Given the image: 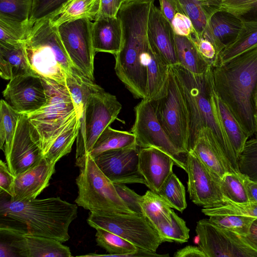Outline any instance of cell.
<instances>
[{
  "label": "cell",
  "instance_id": "1",
  "mask_svg": "<svg viewBox=\"0 0 257 257\" xmlns=\"http://www.w3.org/2000/svg\"><path fill=\"white\" fill-rule=\"evenodd\" d=\"M77 205L59 197L24 201H1L0 216L6 223L1 228L21 234L67 241L71 223L77 218Z\"/></svg>",
  "mask_w": 257,
  "mask_h": 257
},
{
  "label": "cell",
  "instance_id": "2",
  "mask_svg": "<svg viewBox=\"0 0 257 257\" xmlns=\"http://www.w3.org/2000/svg\"><path fill=\"white\" fill-rule=\"evenodd\" d=\"M184 96L189 117L188 151L201 130L213 133L232 167L239 171L238 159L218 114L213 98L212 67L205 73L195 74L178 64L170 66Z\"/></svg>",
  "mask_w": 257,
  "mask_h": 257
},
{
  "label": "cell",
  "instance_id": "3",
  "mask_svg": "<svg viewBox=\"0 0 257 257\" xmlns=\"http://www.w3.org/2000/svg\"><path fill=\"white\" fill-rule=\"evenodd\" d=\"M215 90L243 130L256 132L253 93L257 83V48L212 67Z\"/></svg>",
  "mask_w": 257,
  "mask_h": 257
},
{
  "label": "cell",
  "instance_id": "4",
  "mask_svg": "<svg viewBox=\"0 0 257 257\" xmlns=\"http://www.w3.org/2000/svg\"><path fill=\"white\" fill-rule=\"evenodd\" d=\"M122 28L120 49L114 55V70L119 79L136 98L146 99L147 71L144 52L149 42L147 35L148 17L130 13L120 19Z\"/></svg>",
  "mask_w": 257,
  "mask_h": 257
},
{
  "label": "cell",
  "instance_id": "5",
  "mask_svg": "<svg viewBox=\"0 0 257 257\" xmlns=\"http://www.w3.org/2000/svg\"><path fill=\"white\" fill-rule=\"evenodd\" d=\"M30 23L23 46L32 70L42 78L66 85L67 74L79 71L65 50L58 28L48 18Z\"/></svg>",
  "mask_w": 257,
  "mask_h": 257
},
{
  "label": "cell",
  "instance_id": "6",
  "mask_svg": "<svg viewBox=\"0 0 257 257\" xmlns=\"http://www.w3.org/2000/svg\"><path fill=\"white\" fill-rule=\"evenodd\" d=\"M41 78L45 88L47 101L41 108L27 115L44 156L77 113L66 85Z\"/></svg>",
  "mask_w": 257,
  "mask_h": 257
},
{
  "label": "cell",
  "instance_id": "7",
  "mask_svg": "<svg viewBox=\"0 0 257 257\" xmlns=\"http://www.w3.org/2000/svg\"><path fill=\"white\" fill-rule=\"evenodd\" d=\"M75 165L79 170L76 179L78 196L75 200L78 206L93 212L135 213L89 154L76 159Z\"/></svg>",
  "mask_w": 257,
  "mask_h": 257
},
{
  "label": "cell",
  "instance_id": "8",
  "mask_svg": "<svg viewBox=\"0 0 257 257\" xmlns=\"http://www.w3.org/2000/svg\"><path fill=\"white\" fill-rule=\"evenodd\" d=\"M121 108L116 96L96 85L87 97L84 111L78 117L76 159L90 153L99 136L117 118Z\"/></svg>",
  "mask_w": 257,
  "mask_h": 257
},
{
  "label": "cell",
  "instance_id": "9",
  "mask_svg": "<svg viewBox=\"0 0 257 257\" xmlns=\"http://www.w3.org/2000/svg\"><path fill=\"white\" fill-rule=\"evenodd\" d=\"M88 224L111 232L133 243L138 248L156 252L164 242L156 227L144 215L90 212Z\"/></svg>",
  "mask_w": 257,
  "mask_h": 257
},
{
  "label": "cell",
  "instance_id": "10",
  "mask_svg": "<svg viewBox=\"0 0 257 257\" xmlns=\"http://www.w3.org/2000/svg\"><path fill=\"white\" fill-rule=\"evenodd\" d=\"M150 101L168 137L181 152L187 155L188 113L184 96L171 67L165 94Z\"/></svg>",
  "mask_w": 257,
  "mask_h": 257
},
{
  "label": "cell",
  "instance_id": "11",
  "mask_svg": "<svg viewBox=\"0 0 257 257\" xmlns=\"http://www.w3.org/2000/svg\"><path fill=\"white\" fill-rule=\"evenodd\" d=\"M195 231L207 257H257V245L247 236L218 227L208 219L197 221Z\"/></svg>",
  "mask_w": 257,
  "mask_h": 257
},
{
  "label": "cell",
  "instance_id": "12",
  "mask_svg": "<svg viewBox=\"0 0 257 257\" xmlns=\"http://www.w3.org/2000/svg\"><path fill=\"white\" fill-rule=\"evenodd\" d=\"M135 120L131 129L139 148L155 147L168 154L175 165L186 170L187 155L181 152L168 137L157 119L151 102L142 99L135 107Z\"/></svg>",
  "mask_w": 257,
  "mask_h": 257
},
{
  "label": "cell",
  "instance_id": "13",
  "mask_svg": "<svg viewBox=\"0 0 257 257\" xmlns=\"http://www.w3.org/2000/svg\"><path fill=\"white\" fill-rule=\"evenodd\" d=\"M93 22L87 19L63 23L58 28L65 50L74 66L86 78L94 81L95 51L92 41Z\"/></svg>",
  "mask_w": 257,
  "mask_h": 257
},
{
  "label": "cell",
  "instance_id": "14",
  "mask_svg": "<svg viewBox=\"0 0 257 257\" xmlns=\"http://www.w3.org/2000/svg\"><path fill=\"white\" fill-rule=\"evenodd\" d=\"M4 154L8 168L15 176L37 165L44 157L27 114L20 115L13 141Z\"/></svg>",
  "mask_w": 257,
  "mask_h": 257
},
{
  "label": "cell",
  "instance_id": "15",
  "mask_svg": "<svg viewBox=\"0 0 257 257\" xmlns=\"http://www.w3.org/2000/svg\"><path fill=\"white\" fill-rule=\"evenodd\" d=\"M186 173L190 200L203 208L224 203L220 187V179L213 174L191 151L187 155Z\"/></svg>",
  "mask_w": 257,
  "mask_h": 257
},
{
  "label": "cell",
  "instance_id": "16",
  "mask_svg": "<svg viewBox=\"0 0 257 257\" xmlns=\"http://www.w3.org/2000/svg\"><path fill=\"white\" fill-rule=\"evenodd\" d=\"M137 146L109 150L93 158L97 166L113 183H147L139 169Z\"/></svg>",
  "mask_w": 257,
  "mask_h": 257
},
{
  "label": "cell",
  "instance_id": "17",
  "mask_svg": "<svg viewBox=\"0 0 257 257\" xmlns=\"http://www.w3.org/2000/svg\"><path fill=\"white\" fill-rule=\"evenodd\" d=\"M3 94L8 104L21 114H28L38 110L47 101L42 78L34 73L10 80Z\"/></svg>",
  "mask_w": 257,
  "mask_h": 257
},
{
  "label": "cell",
  "instance_id": "18",
  "mask_svg": "<svg viewBox=\"0 0 257 257\" xmlns=\"http://www.w3.org/2000/svg\"><path fill=\"white\" fill-rule=\"evenodd\" d=\"M154 2L150 8L147 25L150 45L166 64L170 66L178 64L175 34L170 23Z\"/></svg>",
  "mask_w": 257,
  "mask_h": 257
},
{
  "label": "cell",
  "instance_id": "19",
  "mask_svg": "<svg viewBox=\"0 0 257 257\" xmlns=\"http://www.w3.org/2000/svg\"><path fill=\"white\" fill-rule=\"evenodd\" d=\"M1 234L11 237L9 245L18 255L25 257H71L69 247L53 238L21 234L0 228Z\"/></svg>",
  "mask_w": 257,
  "mask_h": 257
},
{
  "label": "cell",
  "instance_id": "20",
  "mask_svg": "<svg viewBox=\"0 0 257 257\" xmlns=\"http://www.w3.org/2000/svg\"><path fill=\"white\" fill-rule=\"evenodd\" d=\"M55 166L44 157L37 165L15 176L10 199L24 201L36 198L49 186L55 171Z\"/></svg>",
  "mask_w": 257,
  "mask_h": 257
},
{
  "label": "cell",
  "instance_id": "21",
  "mask_svg": "<svg viewBox=\"0 0 257 257\" xmlns=\"http://www.w3.org/2000/svg\"><path fill=\"white\" fill-rule=\"evenodd\" d=\"M243 25V22L232 13L218 10L209 18L203 37L213 44L220 55L236 40Z\"/></svg>",
  "mask_w": 257,
  "mask_h": 257
},
{
  "label": "cell",
  "instance_id": "22",
  "mask_svg": "<svg viewBox=\"0 0 257 257\" xmlns=\"http://www.w3.org/2000/svg\"><path fill=\"white\" fill-rule=\"evenodd\" d=\"M172 158L155 147L140 148L139 169L147 183V187L157 193L173 172Z\"/></svg>",
  "mask_w": 257,
  "mask_h": 257
},
{
  "label": "cell",
  "instance_id": "23",
  "mask_svg": "<svg viewBox=\"0 0 257 257\" xmlns=\"http://www.w3.org/2000/svg\"><path fill=\"white\" fill-rule=\"evenodd\" d=\"M192 151L210 171L221 179L228 172L235 170L226 157L213 133L208 128L202 129L188 149Z\"/></svg>",
  "mask_w": 257,
  "mask_h": 257
},
{
  "label": "cell",
  "instance_id": "24",
  "mask_svg": "<svg viewBox=\"0 0 257 257\" xmlns=\"http://www.w3.org/2000/svg\"><path fill=\"white\" fill-rule=\"evenodd\" d=\"M92 41L95 52L115 55L122 42V28L116 17H97L93 22Z\"/></svg>",
  "mask_w": 257,
  "mask_h": 257
},
{
  "label": "cell",
  "instance_id": "25",
  "mask_svg": "<svg viewBox=\"0 0 257 257\" xmlns=\"http://www.w3.org/2000/svg\"><path fill=\"white\" fill-rule=\"evenodd\" d=\"M144 63L148 77L146 99L152 101L165 94L170 66L166 64L154 52L150 43L144 51Z\"/></svg>",
  "mask_w": 257,
  "mask_h": 257
},
{
  "label": "cell",
  "instance_id": "26",
  "mask_svg": "<svg viewBox=\"0 0 257 257\" xmlns=\"http://www.w3.org/2000/svg\"><path fill=\"white\" fill-rule=\"evenodd\" d=\"M34 73L28 62L23 44L14 46L0 42V75L11 80L17 77Z\"/></svg>",
  "mask_w": 257,
  "mask_h": 257
},
{
  "label": "cell",
  "instance_id": "27",
  "mask_svg": "<svg viewBox=\"0 0 257 257\" xmlns=\"http://www.w3.org/2000/svg\"><path fill=\"white\" fill-rule=\"evenodd\" d=\"M100 0H68L49 18L53 26L78 19L95 20L100 9Z\"/></svg>",
  "mask_w": 257,
  "mask_h": 257
},
{
  "label": "cell",
  "instance_id": "28",
  "mask_svg": "<svg viewBox=\"0 0 257 257\" xmlns=\"http://www.w3.org/2000/svg\"><path fill=\"white\" fill-rule=\"evenodd\" d=\"M213 95L222 124L238 159L249 137L243 130L229 108L218 95L214 87Z\"/></svg>",
  "mask_w": 257,
  "mask_h": 257
},
{
  "label": "cell",
  "instance_id": "29",
  "mask_svg": "<svg viewBox=\"0 0 257 257\" xmlns=\"http://www.w3.org/2000/svg\"><path fill=\"white\" fill-rule=\"evenodd\" d=\"M178 64L195 74L206 73L212 67L201 56L191 36L175 35Z\"/></svg>",
  "mask_w": 257,
  "mask_h": 257
},
{
  "label": "cell",
  "instance_id": "30",
  "mask_svg": "<svg viewBox=\"0 0 257 257\" xmlns=\"http://www.w3.org/2000/svg\"><path fill=\"white\" fill-rule=\"evenodd\" d=\"M97 245L105 249L108 254H90L84 256H137L138 248L124 238L102 228L96 229Z\"/></svg>",
  "mask_w": 257,
  "mask_h": 257
},
{
  "label": "cell",
  "instance_id": "31",
  "mask_svg": "<svg viewBox=\"0 0 257 257\" xmlns=\"http://www.w3.org/2000/svg\"><path fill=\"white\" fill-rule=\"evenodd\" d=\"M256 48L257 22H243L242 28L236 40L220 53L218 65L223 64Z\"/></svg>",
  "mask_w": 257,
  "mask_h": 257
},
{
  "label": "cell",
  "instance_id": "32",
  "mask_svg": "<svg viewBox=\"0 0 257 257\" xmlns=\"http://www.w3.org/2000/svg\"><path fill=\"white\" fill-rule=\"evenodd\" d=\"M136 146V137L133 133L115 130L109 125L99 136L89 154L94 158L107 150Z\"/></svg>",
  "mask_w": 257,
  "mask_h": 257
},
{
  "label": "cell",
  "instance_id": "33",
  "mask_svg": "<svg viewBox=\"0 0 257 257\" xmlns=\"http://www.w3.org/2000/svg\"><path fill=\"white\" fill-rule=\"evenodd\" d=\"M140 203L143 214L156 228L170 221L172 209L158 193L148 190L141 196Z\"/></svg>",
  "mask_w": 257,
  "mask_h": 257
},
{
  "label": "cell",
  "instance_id": "34",
  "mask_svg": "<svg viewBox=\"0 0 257 257\" xmlns=\"http://www.w3.org/2000/svg\"><path fill=\"white\" fill-rule=\"evenodd\" d=\"M246 177L240 171H231L226 173L220 179V187L224 203H249L245 187Z\"/></svg>",
  "mask_w": 257,
  "mask_h": 257
},
{
  "label": "cell",
  "instance_id": "35",
  "mask_svg": "<svg viewBox=\"0 0 257 257\" xmlns=\"http://www.w3.org/2000/svg\"><path fill=\"white\" fill-rule=\"evenodd\" d=\"M80 126L77 116L66 127L56 138L44 157L50 163H56L63 156L69 154L77 138Z\"/></svg>",
  "mask_w": 257,
  "mask_h": 257
},
{
  "label": "cell",
  "instance_id": "36",
  "mask_svg": "<svg viewBox=\"0 0 257 257\" xmlns=\"http://www.w3.org/2000/svg\"><path fill=\"white\" fill-rule=\"evenodd\" d=\"M21 114L15 111L4 100L0 102V148L5 153L15 136Z\"/></svg>",
  "mask_w": 257,
  "mask_h": 257
},
{
  "label": "cell",
  "instance_id": "37",
  "mask_svg": "<svg viewBox=\"0 0 257 257\" xmlns=\"http://www.w3.org/2000/svg\"><path fill=\"white\" fill-rule=\"evenodd\" d=\"M30 24V21L21 22L0 14V42L14 46L23 44Z\"/></svg>",
  "mask_w": 257,
  "mask_h": 257
},
{
  "label": "cell",
  "instance_id": "38",
  "mask_svg": "<svg viewBox=\"0 0 257 257\" xmlns=\"http://www.w3.org/2000/svg\"><path fill=\"white\" fill-rule=\"evenodd\" d=\"M158 193L171 208L181 212L186 208L185 187L173 172L165 181Z\"/></svg>",
  "mask_w": 257,
  "mask_h": 257
},
{
  "label": "cell",
  "instance_id": "39",
  "mask_svg": "<svg viewBox=\"0 0 257 257\" xmlns=\"http://www.w3.org/2000/svg\"><path fill=\"white\" fill-rule=\"evenodd\" d=\"M175 1L180 9L191 19L196 33L195 37H202L209 18L217 10L204 7L197 0Z\"/></svg>",
  "mask_w": 257,
  "mask_h": 257
},
{
  "label": "cell",
  "instance_id": "40",
  "mask_svg": "<svg viewBox=\"0 0 257 257\" xmlns=\"http://www.w3.org/2000/svg\"><path fill=\"white\" fill-rule=\"evenodd\" d=\"M156 228L164 242L183 243L187 242L189 238V229L186 222L173 210L171 213L170 221L162 223Z\"/></svg>",
  "mask_w": 257,
  "mask_h": 257
},
{
  "label": "cell",
  "instance_id": "41",
  "mask_svg": "<svg viewBox=\"0 0 257 257\" xmlns=\"http://www.w3.org/2000/svg\"><path fill=\"white\" fill-rule=\"evenodd\" d=\"M209 221L221 228L247 236L256 218L242 215H215L209 216Z\"/></svg>",
  "mask_w": 257,
  "mask_h": 257
},
{
  "label": "cell",
  "instance_id": "42",
  "mask_svg": "<svg viewBox=\"0 0 257 257\" xmlns=\"http://www.w3.org/2000/svg\"><path fill=\"white\" fill-rule=\"evenodd\" d=\"M238 167L249 179L257 180V137L247 141L239 156Z\"/></svg>",
  "mask_w": 257,
  "mask_h": 257
},
{
  "label": "cell",
  "instance_id": "43",
  "mask_svg": "<svg viewBox=\"0 0 257 257\" xmlns=\"http://www.w3.org/2000/svg\"><path fill=\"white\" fill-rule=\"evenodd\" d=\"M33 0H0V14L21 21H29Z\"/></svg>",
  "mask_w": 257,
  "mask_h": 257
},
{
  "label": "cell",
  "instance_id": "44",
  "mask_svg": "<svg viewBox=\"0 0 257 257\" xmlns=\"http://www.w3.org/2000/svg\"><path fill=\"white\" fill-rule=\"evenodd\" d=\"M202 212L205 215L210 216L215 215H242L257 218V204H236L226 202L215 207L203 208Z\"/></svg>",
  "mask_w": 257,
  "mask_h": 257
},
{
  "label": "cell",
  "instance_id": "45",
  "mask_svg": "<svg viewBox=\"0 0 257 257\" xmlns=\"http://www.w3.org/2000/svg\"><path fill=\"white\" fill-rule=\"evenodd\" d=\"M68 0H33L29 21H35L49 18Z\"/></svg>",
  "mask_w": 257,
  "mask_h": 257
},
{
  "label": "cell",
  "instance_id": "46",
  "mask_svg": "<svg viewBox=\"0 0 257 257\" xmlns=\"http://www.w3.org/2000/svg\"><path fill=\"white\" fill-rule=\"evenodd\" d=\"M116 190L128 209L133 213L143 214L140 205L141 196L124 184L113 183Z\"/></svg>",
  "mask_w": 257,
  "mask_h": 257
},
{
  "label": "cell",
  "instance_id": "47",
  "mask_svg": "<svg viewBox=\"0 0 257 257\" xmlns=\"http://www.w3.org/2000/svg\"><path fill=\"white\" fill-rule=\"evenodd\" d=\"M171 25L175 35L186 37L197 36L191 19L181 10L176 13Z\"/></svg>",
  "mask_w": 257,
  "mask_h": 257
},
{
  "label": "cell",
  "instance_id": "48",
  "mask_svg": "<svg viewBox=\"0 0 257 257\" xmlns=\"http://www.w3.org/2000/svg\"><path fill=\"white\" fill-rule=\"evenodd\" d=\"M198 50L203 58L212 67L218 64L219 54L213 44L208 40L203 38H197L191 36Z\"/></svg>",
  "mask_w": 257,
  "mask_h": 257
},
{
  "label": "cell",
  "instance_id": "49",
  "mask_svg": "<svg viewBox=\"0 0 257 257\" xmlns=\"http://www.w3.org/2000/svg\"><path fill=\"white\" fill-rule=\"evenodd\" d=\"M226 11L232 13L243 22H257V0Z\"/></svg>",
  "mask_w": 257,
  "mask_h": 257
},
{
  "label": "cell",
  "instance_id": "50",
  "mask_svg": "<svg viewBox=\"0 0 257 257\" xmlns=\"http://www.w3.org/2000/svg\"><path fill=\"white\" fill-rule=\"evenodd\" d=\"M15 176L9 170L7 164L2 160L0 161V189L3 192L10 196L12 193Z\"/></svg>",
  "mask_w": 257,
  "mask_h": 257
},
{
  "label": "cell",
  "instance_id": "51",
  "mask_svg": "<svg viewBox=\"0 0 257 257\" xmlns=\"http://www.w3.org/2000/svg\"><path fill=\"white\" fill-rule=\"evenodd\" d=\"M123 2V0H100L97 17H116Z\"/></svg>",
  "mask_w": 257,
  "mask_h": 257
},
{
  "label": "cell",
  "instance_id": "52",
  "mask_svg": "<svg viewBox=\"0 0 257 257\" xmlns=\"http://www.w3.org/2000/svg\"><path fill=\"white\" fill-rule=\"evenodd\" d=\"M159 1L160 6V10L162 14L171 24L176 13L181 10L175 0H159Z\"/></svg>",
  "mask_w": 257,
  "mask_h": 257
},
{
  "label": "cell",
  "instance_id": "53",
  "mask_svg": "<svg viewBox=\"0 0 257 257\" xmlns=\"http://www.w3.org/2000/svg\"><path fill=\"white\" fill-rule=\"evenodd\" d=\"M174 257H207L199 246L189 245L178 249L174 254Z\"/></svg>",
  "mask_w": 257,
  "mask_h": 257
},
{
  "label": "cell",
  "instance_id": "54",
  "mask_svg": "<svg viewBox=\"0 0 257 257\" xmlns=\"http://www.w3.org/2000/svg\"><path fill=\"white\" fill-rule=\"evenodd\" d=\"M245 187L249 203L257 204V180H251L247 176Z\"/></svg>",
  "mask_w": 257,
  "mask_h": 257
},
{
  "label": "cell",
  "instance_id": "55",
  "mask_svg": "<svg viewBox=\"0 0 257 257\" xmlns=\"http://www.w3.org/2000/svg\"><path fill=\"white\" fill-rule=\"evenodd\" d=\"M256 0H222L219 10L226 11L249 4Z\"/></svg>",
  "mask_w": 257,
  "mask_h": 257
},
{
  "label": "cell",
  "instance_id": "56",
  "mask_svg": "<svg viewBox=\"0 0 257 257\" xmlns=\"http://www.w3.org/2000/svg\"><path fill=\"white\" fill-rule=\"evenodd\" d=\"M203 7L214 10H219V5L222 0H197Z\"/></svg>",
  "mask_w": 257,
  "mask_h": 257
},
{
  "label": "cell",
  "instance_id": "57",
  "mask_svg": "<svg viewBox=\"0 0 257 257\" xmlns=\"http://www.w3.org/2000/svg\"><path fill=\"white\" fill-rule=\"evenodd\" d=\"M247 237L257 245V218L252 223Z\"/></svg>",
  "mask_w": 257,
  "mask_h": 257
},
{
  "label": "cell",
  "instance_id": "58",
  "mask_svg": "<svg viewBox=\"0 0 257 257\" xmlns=\"http://www.w3.org/2000/svg\"><path fill=\"white\" fill-rule=\"evenodd\" d=\"M253 103L254 108L255 121L257 120V83L253 93Z\"/></svg>",
  "mask_w": 257,
  "mask_h": 257
},
{
  "label": "cell",
  "instance_id": "59",
  "mask_svg": "<svg viewBox=\"0 0 257 257\" xmlns=\"http://www.w3.org/2000/svg\"><path fill=\"white\" fill-rule=\"evenodd\" d=\"M255 126H256V132H255V133H256V134H257V120L255 121Z\"/></svg>",
  "mask_w": 257,
  "mask_h": 257
},
{
  "label": "cell",
  "instance_id": "60",
  "mask_svg": "<svg viewBox=\"0 0 257 257\" xmlns=\"http://www.w3.org/2000/svg\"><path fill=\"white\" fill-rule=\"evenodd\" d=\"M131 1V0H123V1Z\"/></svg>",
  "mask_w": 257,
  "mask_h": 257
}]
</instances>
